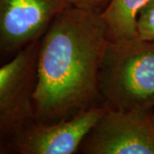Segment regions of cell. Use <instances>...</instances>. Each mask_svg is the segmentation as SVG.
Instances as JSON below:
<instances>
[{
    "instance_id": "277c9868",
    "label": "cell",
    "mask_w": 154,
    "mask_h": 154,
    "mask_svg": "<svg viewBox=\"0 0 154 154\" xmlns=\"http://www.w3.org/2000/svg\"><path fill=\"white\" fill-rule=\"evenodd\" d=\"M153 112L105 110L78 153L154 154Z\"/></svg>"
},
{
    "instance_id": "9c48e42d",
    "label": "cell",
    "mask_w": 154,
    "mask_h": 154,
    "mask_svg": "<svg viewBox=\"0 0 154 154\" xmlns=\"http://www.w3.org/2000/svg\"><path fill=\"white\" fill-rule=\"evenodd\" d=\"M70 6L79 9L102 13L108 6L110 0H65Z\"/></svg>"
},
{
    "instance_id": "5b68a950",
    "label": "cell",
    "mask_w": 154,
    "mask_h": 154,
    "mask_svg": "<svg viewBox=\"0 0 154 154\" xmlns=\"http://www.w3.org/2000/svg\"><path fill=\"white\" fill-rule=\"evenodd\" d=\"M65 0H0V65L43 37Z\"/></svg>"
},
{
    "instance_id": "7a4b0ae2",
    "label": "cell",
    "mask_w": 154,
    "mask_h": 154,
    "mask_svg": "<svg viewBox=\"0 0 154 154\" xmlns=\"http://www.w3.org/2000/svg\"><path fill=\"white\" fill-rule=\"evenodd\" d=\"M105 110L154 111V40L109 41L99 76Z\"/></svg>"
},
{
    "instance_id": "30bf717a",
    "label": "cell",
    "mask_w": 154,
    "mask_h": 154,
    "mask_svg": "<svg viewBox=\"0 0 154 154\" xmlns=\"http://www.w3.org/2000/svg\"><path fill=\"white\" fill-rule=\"evenodd\" d=\"M152 122H153L154 124V112L152 113Z\"/></svg>"
},
{
    "instance_id": "6da1fadb",
    "label": "cell",
    "mask_w": 154,
    "mask_h": 154,
    "mask_svg": "<svg viewBox=\"0 0 154 154\" xmlns=\"http://www.w3.org/2000/svg\"><path fill=\"white\" fill-rule=\"evenodd\" d=\"M109 40L101 13L68 6L40 39L34 119L55 122L99 105V76Z\"/></svg>"
},
{
    "instance_id": "8992f818",
    "label": "cell",
    "mask_w": 154,
    "mask_h": 154,
    "mask_svg": "<svg viewBox=\"0 0 154 154\" xmlns=\"http://www.w3.org/2000/svg\"><path fill=\"white\" fill-rule=\"evenodd\" d=\"M105 109L95 106L55 122L33 119L12 140L8 154L78 153L83 140Z\"/></svg>"
},
{
    "instance_id": "ba28073f",
    "label": "cell",
    "mask_w": 154,
    "mask_h": 154,
    "mask_svg": "<svg viewBox=\"0 0 154 154\" xmlns=\"http://www.w3.org/2000/svg\"><path fill=\"white\" fill-rule=\"evenodd\" d=\"M139 37L154 40V0L149 2L140 11L137 19Z\"/></svg>"
},
{
    "instance_id": "3957f363",
    "label": "cell",
    "mask_w": 154,
    "mask_h": 154,
    "mask_svg": "<svg viewBox=\"0 0 154 154\" xmlns=\"http://www.w3.org/2000/svg\"><path fill=\"white\" fill-rule=\"evenodd\" d=\"M40 39L0 65V154L34 119L33 96Z\"/></svg>"
},
{
    "instance_id": "52a82bcc",
    "label": "cell",
    "mask_w": 154,
    "mask_h": 154,
    "mask_svg": "<svg viewBox=\"0 0 154 154\" xmlns=\"http://www.w3.org/2000/svg\"><path fill=\"white\" fill-rule=\"evenodd\" d=\"M149 0H110L101 13L108 40L121 42L139 37L137 19Z\"/></svg>"
}]
</instances>
